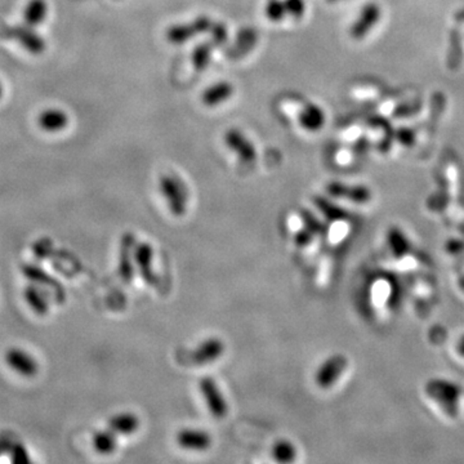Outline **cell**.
<instances>
[{"label": "cell", "instance_id": "cell-1", "mask_svg": "<svg viewBox=\"0 0 464 464\" xmlns=\"http://www.w3.org/2000/svg\"><path fill=\"white\" fill-rule=\"evenodd\" d=\"M425 392L432 400H435L447 414L452 416H456L459 397L462 395L461 387L456 383L445 379H431L425 385Z\"/></svg>", "mask_w": 464, "mask_h": 464}, {"label": "cell", "instance_id": "cell-2", "mask_svg": "<svg viewBox=\"0 0 464 464\" xmlns=\"http://www.w3.org/2000/svg\"><path fill=\"white\" fill-rule=\"evenodd\" d=\"M159 187L171 213L175 217H182L187 211L188 203L187 190L184 184L177 177L164 174L160 177Z\"/></svg>", "mask_w": 464, "mask_h": 464}, {"label": "cell", "instance_id": "cell-3", "mask_svg": "<svg viewBox=\"0 0 464 464\" xmlns=\"http://www.w3.org/2000/svg\"><path fill=\"white\" fill-rule=\"evenodd\" d=\"M213 19L208 16H199L188 23H177L166 30V40L173 46H184L191 39L209 32L212 28Z\"/></svg>", "mask_w": 464, "mask_h": 464}, {"label": "cell", "instance_id": "cell-4", "mask_svg": "<svg viewBox=\"0 0 464 464\" xmlns=\"http://www.w3.org/2000/svg\"><path fill=\"white\" fill-rule=\"evenodd\" d=\"M4 362L10 370L19 377H37L40 370L38 360L21 347H10L4 354Z\"/></svg>", "mask_w": 464, "mask_h": 464}, {"label": "cell", "instance_id": "cell-5", "mask_svg": "<svg viewBox=\"0 0 464 464\" xmlns=\"http://www.w3.org/2000/svg\"><path fill=\"white\" fill-rule=\"evenodd\" d=\"M347 365L348 360L345 355L336 354L327 358L316 370L315 374L316 386L320 387L321 389H328L330 387L334 386L345 373V370L347 369Z\"/></svg>", "mask_w": 464, "mask_h": 464}, {"label": "cell", "instance_id": "cell-6", "mask_svg": "<svg viewBox=\"0 0 464 464\" xmlns=\"http://www.w3.org/2000/svg\"><path fill=\"white\" fill-rule=\"evenodd\" d=\"M200 392L204 397V401L208 406L211 414L215 419H223L229 413V405L224 400L221 389L217 382L211 377H204L200 379Z\"/></svg>", "mask_w": 464, "mask_h": 464}, {"label": "cell", "instance_id": "cell-7", "mask_svg": "<svg viewBox=\"0 0 464 464\" xmlns=\"http://www.w3.org/2000/svg\"><path fill=\"white\" fill-rule=\"evenodd\" d=\"M224 145L227 146L232 153H235L236 156L244 163H254L257 160V150L255 146L249 139V137L242 133L240 129H229L224 137H223Z\"/></svg>", "mask_w": 464, "mask_h": 464}, {"label": "cell", "instance_id": "cell-8", "mask_svg": "<svg viewBox=\"0 0 464 464\" xmlns=\"http://www.w3.org/2000/svg\"><path fill=\"white\" fill-rule=\"evenodd\" d=\"M327 193L330 196L345 199L356 204H365L371 199V193L365 186L343 184L337 181L327 184Z\"/></svg>", "mask_w": 464, "mask_h": 464}, {"label": "cell", "instance_id": "cell-9", "mask_svg": "<svg viewBox=\"0 0 464 464\" xmlns=\"http://www.w3.org/2000/svg\"><path fill=\"white\" fill-rule=\"evenodd\" d=\"M226 346L221 338L211 337L203 340L191 354V360L196 365H208L215 362L224 354Z\"/></svg>", "mask_w": 464, "mask_h": 464}, {"label": "cell", "instance_id": "cell-10", "mask_svg": "<svg viewBox=\"0 0 464 464\" xmlns=\"http://www.w3.org/2000/svg\"><path fill=\"white\" fill-rule=\"evenodd\" d=\"M135 262L144 281H146L151 287L157 285V276L153 270L154 249L148 242L135 244Z\"/></svg>", "mask_w": 464, "mask_h": 464}, {"label": "cell", "instance_id": "cell-11", "mask_svg": "<svg viewBox=\"0 0 464 464\" xmlns=\"http://www.w3.org/2000/svg\"><path fill=\"white\" fill-rule=\"evenodd\" d=\"M379 19H380V8L376 3H369L361 10L358 19H355L354 25L351 26L349 31L351 37L354 39L365 38L370 32V30L377 25Z\"/></svg>", "mask_w": 464, "mask_h": 464}, {"label": "cell", "instance_id": "cell-12", "mask_svg": "<svg viewBox=\"0 0 464 464\" xmlns=\"http://www.w3.org/2000/svg\"><path fill=\"white\" fill-rule=\"evenodd\" d=\"M177 444L182 449L191 452H204L208 450L212 445V437L203 429L196 428H184L177 434Z\"/></svg>", "mask_w": 464, "mask_h": 464}, {"label": "cell", "instance_id": "cell-13", "mask_svg": "<svg viewBox=\"0 0 464 464\" xmlns=\"http://www.w3.org/2000/svg\"><path fill=\"white\" fill-rule=\"evenodd\" d=\"M135 239L132 233H126L120 242L119 253V272L122 279L129 284L133 279V262H135Z\"/></svg>", "mask_w": 464, "mask_h": 464}, {"label": "cell", "instance_id": "cell-14", "mask_svg": "<svg viewBox=\"0 0 464 464\" xmlns=\"http://www.w3.org/2000/svg\"><path fill=\"white\" fill-rule=\"evenodd\" d=\"M10 37L17 39L19 44L31 55H40L47 47L46 40L37 34L31 26H17L10 30Z\"/></svg>", "mask_w": 464, "mask_h": 464}, {"label": "cell", "instance_id": "cell-15", "mask_svg": "<svg viewBox=\"0 0 464 464\" xmlns=\"http://www.w3.org/2000/svg\"><path fill=\"white\" fill-rule=\"evenodd\" d=\"M325 120L324 110L312 102L302 107L298 114V123L307 132H319L325 126Z\"/></svg>", "mask_w": 464, "mask_h": 464}, {"label": "cell", "instance_id": "cell-16", "mask_svg": "<svg viewBox=\"0 0 464 464\" xmlns=\"http://www.w3.org/2000/svg\"><path fill=\"white\" fill-rule=\"evenodd\" d=\"M23 298L28 303L30 309L38 315L46 316L50 309V300L48 298L47 289L39 288V285H28L23 290Z\"/></svg>", "mask_w": 464, "mask_h": 464}, {"label": "cell", "instance_id": "cell-17", "mask_svg": "<svg viewBox=\"0 0 464 464\" xmlns=\"http://www.w3.org/2000/svg\"><path fill=\"white\" fill-rule=\"evenodd\" d=\"M22 273L39 287L47 290H53L58 300H61L64 297V288L61 287V284L53 278H50L46 271L39 269L37 264H25L22 267Z\"/></svg>", "mask_w": 464, "mask_h": 464}, {"label": "cell", "instance_id": "cell-18", "mask_svg": "<svg viewBox=\"0 0 464 464\" xmlns=\"http://www.w3.org/2000/svg\"><path fill=\"white\" fill-rule=\"evenodd\" d=\"M233 92L235 88L230 81H220L204 90L202 102L206 107L220 106L233 96Z\"/></svg>", "mask_w": 464, "mask_h": 464}, {"label": "cell", "instance_id": "cell-19", "mask_svg": "<svg viewBox=\"0 0 464 464\" xmlns=\"http://www.w3.org/2000/svg\"><path fill=\"white\" fill-rule=\"evenodd\" d=\"M38 124L46 132H59L68 126V116L59 108H47L38 116Z\"/></svg>", "mask_w": 464, "mask_h": 464}, {"label": "cell", "instance_id": "cell-20", "mask_svg": "<svg viewBox=\"0 0 464 464\" xmlns=\"http://www.w3.org/2000/svg\"><path fill=\"white\" fill-rule=\"evenodd\" d=\"M108 428L116 435H133L139 428V419L132 413H120L108 419Z\"/></svg>", "mask_w": 464, "mask_h": 464}, {"label": "cell", "instance_id": "cell-21", "mask_svg": "<svg viewBox=\"0 0 464 464\" xmlns=\"http://www.w3.org/2000/svg\"><path fill=\"white\" fill-rule=\"evenodd\" d=\"M47 14H48V4L46 0H30L28 6L25 7L23 19L26 25L35 28L44 22Z\"/></svg>", "mask_w": 464, "mask_h": 464}, {"label": "cell", "instance_id": "cell-22", "mask_svg": "<svg viewBox=\"0 0 464 464\" xmlns=\"http://www.w3.org/2000/svg\"><path fill=\"white\" fill-rule=\"evenodd\" d=\"M92 445L98 454H113L117 447V435L110 428L106 431H98L93 435Z\"/></svg>", "mask_w": 464, "mask_h": 464}, {"label": "cell", "instance_id": "cell-23", "mask_svg": "<svg viewBox=\"0 0 464 464\" xmlns=\"http://www.w3.org/2000/svg\"><path fill=\"white\" fill-rule=\"evenodd\" d=\"M212 43H203L196 46L191 55V64L196 71H204L209 66L213 56Z\"/></svg>", "mask_w": 464, "mask_h": 464}, {"label": "cell", "instance_id": "cell-24", "mask_svg": "<svg viewBox=\"0 0 464 464\" xmlns=\"http://www.w3.org/2000/svg\"><path fill=\"white\" fill-rule=\"evenodd\" d=\"M272 456L279 463H291L297 459V449L288 440H279L272 447Z\"/></svg>", "mask_w": 464, "mask_h": 464}, {"label": "cell", "instance_id": "cell-25", "mask_svg": "<svg viewBox=\"0 0 464 464\" xmlns=\"http://www.w3.org/2000/svg\"><path fill=\"white\" fill-rule=\"evenodd\" d=\"M315 203L318 205L320 211L324 213V215L328 217L329 220H331V221H345V220H347L348 215L346 211H343V209L338 208L337 205L330 203L325 197L318 196L315 199Z\"/></svg>", "mask_w": 464, "mask_h": 464}, {"label": "cell", "instance_id": "cell-26", "mask_svg": "<svg viewBox=\"0 0 464 464\" xmlns=\"http://www.w3.org/2000/svg\"><path fill=\"white\" fill-rule=\"evenodd\" d=\"M264 16L273 23L281 22L288 16L284 0H269L264 6Z\"/></svg>", "mask_w": 464, "mask_h": 464}, {"label": "cell", "instance_id": "cell-27", "mask_svg": "<svg viewBox=\"0 0 464 464\" xmlns=\"http://www.w3.org/2000/svg\"><path fill=\"white\" fill-rule=\"evenodd\" d=\"M461 35L458 31L453 32L452 35V46H450V53H449V68H456L459 66L461 61H462V41H461Z\"/></svg>", "mask_w": 464, "mask_h": 464}, {"label": "cell", "instance_id": "cell-28", "mask_svg": "<svg viewBox=\"0 0 464 464\" xmlns=\"http://www.w3.org/2000/svg\"><path fill=\"white\" fill-rule=\"evenodd\" d=\"M209 35L211 43L214 47H222L229 40V31L222 22H213L212 28L209 30Z\"/></svg>", "mask_w": 464, "mask_h": 464}, {"label": "cell", "instance_id": "cell-29", "mask_svg": "<svg viewBox=\"0 0 464 464\" xmlns=\"http://www.w3.org/2000/svg\"><path fill=\"white\" fill-rule=\"evenodd\" d=\"M285 10L291 19H300L306 13L304 0H284Z\"/></svg>", "mask_w": 464, "mask_h": 464}, {"label": "cell", "instance_id": "cell-30", "mask_svg": "<svg viewBox=\"0 0 464 464\" xmlns=\"http://www.w3.org/2000/svg\"><path fill=\"white\" fill-rule=\"evenodd\" d=\"M303 222H304V227L309 229L312 233H324L325 229L322 226V223L320 222L319 220H316L311 213L303 212Z\"/></svg>", "mask_w": 464, "mask_h": 464}, {"label": "cell", "instance_id": "cell-31", "mask_svg": "<svg viewBox=\"0 0 464 464\" xmlns=\"http://www.w3.org/2000/svg\"><path fill=\"white\" fill-rule=\"evenodd\" d=\"M312 235H313V233L309 231V229H303V230L297 232L296 236H294V242H296V245H297V246H300V248L307 246L309 242H312Z\"/></svg>", "mask_w": 464, "mask_h": 464}, {"label": "cell", "instance_id": "cell-32", "mask_svg": "<svg viewBox=\"0 0 464 464\" xmlns=\"http://www.w3.org/2000/svg\"><path fill=\"white\" fill-rule=\"evenodd\" d=\"M396 137L397 139H398L403 145L412 146L413 145V142H414V133H413L410 129H407V128L400 129V130L397 132Z\"/></svg>", "mask_w": 464, "mask_h": 464}, {"label": "cell", "instance_id": "cell-33", "mask_svg": "<svg viewBox=\"0 0 464 464\" xmlns=\"http://www.w3.org/2000/svg\"><path fill=\"white\" fill-rule=\"evenodd\" d=\"M456 349H458V354L464 358V336L459 339V342L456 345Z\"/></svg>", "mask_w": 464, "mask_h": 464}, {"label": "cell", "instance_id": "cell-34", "mask_svg": "<svg viewBox=\"0 0 464 464\" xmlns=\"http://www.w3.org/2000/svg\"><path fill=\"white\" fill-rule=\"evenodd\" d=\"M3 97V86H1V83H0V98Z\"/></svg>", "mask_w": 464, "mask_h": 464}, {"label": "cell", "instance_id": "cell-35", "mask_svg": "<svg viewBox=\"0 0 464 464\" xmlns=\"http://www.w3.org/2000/svg\"><path fill=\"white\" fill-rule=\"evenodd\" d=\"M330 3H336V1H339V0H328Z\"/></svg>", "mask_w": 464, "mask_h": 464}]
</instances>
